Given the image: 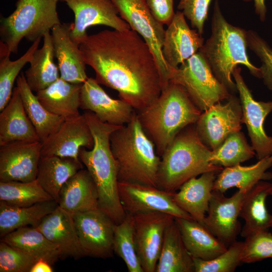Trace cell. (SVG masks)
<instances>
[{
  "mask_svg": "<svg viewBox=\"0 0 272 272\" xmlns=\"http://www.w3.org/2000/svg\"><path fill=\"white\" fill-rule=\"evenodd\" d=\"M79 47L98 83L116 90L137 112L160 96L162 85L155 57L135 31L103 30L88 35Z\"/></svg>",
  "mask_w": 272,
  "mask_h": 272,
  "instance_id": "1",
  "label": "cell"
},
{
  "mask_svg": "<svg viewBox=\"0 0 272 272\" xmlns=\"http://www.w3.org/2000/svg\"><path fill=\"white\" fill-rule=\"evenodd\" d=\"M84 114L92 133L94 144L92 149L81 148L79 157L96 184L98 208L115 224H118L124 220L126 213L119 195L117 166L111 152L110 137L121 125L102 122L90 111Z\"/></svg>",
  "mask_w": 272,
  "mask_h": 272,
  "instance_id": "2",
  "label": "cell"
},
{
  "mask_svg": "<svg viewBox=\"0 0 272 272\" xmlns=\"http://www.w3.org/2000/svg\"><path fill=\"white\" fill-rule=\"evenodd\" d=\"M137 112L142 128L161 157L181 130L196 123L202 111L182 86L170 81L156 100Z\"/></svg>",
  "mask_w": 272,
  "mask_h": 272,
  "instance_id": "3",
  "label": "cell"
},
{
  "mask_svg": "<svg viewBox=\"0 0 272 272\" xmlns=\"http://www.w3.org/2000/svg\"><path fill=\"white\" fill-rule=\"evenodd\" d=\"M110 144L117 164L118 182L157 187L161 158L142 128L137 111L129 122L112 132Z\"/></svg>",
  "mask_w": 272,
  "mask_h": 272,
  "instance_id": "4",
  "label": "cell"
},
{
  "mask_svg": "<svg viewBox=\"0 0 272 272\" xmlns=\"http://www.w3.org/2000/svg\"><path fill=\"white\" fill-rule=\"evenodd\" d=\"M213 151L199 139L195 124L181 130L161 156L157 188L175 192L189 179L211 171L221 172L223 167L211 162Z\"/></svg>",
  "mask_w": 272,
  "mask_h": 272,
  "instance_id": "5",
  "label": "cell"
},
{
  "mask_svg": "<svg viewBox=\"0 0 272 272\" xmlns=\"http://www.w3.org/2000/svg\"><path fill=\"white\" fill-rule=\"evenodd\" d=\"M211 26L210 37L198 51L218 80L229 91H236L231 76L238 64L245 65L253 76L260 79L259 68L254 65L247 56V31L227 21L218 1L215 3Z\"/></svg>",
  "mask_w": 272,
  "mask_h": 272,
  "instance_id": "6",
  "label": "cell"
},
{
  "mask_svg": "<svg viewBox=\"0 0 272 272\" xmlns=\"http://www.w3.org/2000/svg\"><path fill=\"white\" fill-rule=\"evenodd\" d=\"M55 0H18L16 10L2 17L0 57L17 52L20 41L34 42L60 24Z\"/></svg>",
  "mask_w": 272,
  "mask_h": 272,
  "instance_id": "7",
  "label": "cell"
},
{
  "mask_svg": "<svg viewBox=\"0 0 272 272\" xmlns=\"http://www.w3.org/2000/svg\"><path fill=\"white\" fill-rule=\"evenodd\" d=\"M170 81L182 86L202 112L231 96L227 88L216 78L199 51L178 68L170 70Z\"/></svg>",
  "mask_w": 272,
  "mask_h": 272,
  "instance_id": "8",
  "label": "cell"
},
{
  "mask_svg": "<svg viewBox=\"0 0 272 272\" xmlns=\"http://www.w3.org/2000/svg\"><path fill=\"white\" fill-rule=\"evenodd\" d=\"M120 17L149 45L160 75L162 89L169 83L170 70L162 53L165 30L152 15L145 0H111Z\"/></svg>",
  "mask_w": 272,
  "mask_h": 272,
  "instance_id": "9",
  "label": "cell"
},
{
  "mask_svg": "<svg viewBox=\"0 0 272 272\" xmlns=\"http://www.w3.org/2000/svg\"><path fill=\"white\" fill-rule=\"evenodd\" d=\"M242 109L240 99L232 95L224 104L217 103L202 111L195 123L201 142L212 151L231 134L240 131Z\"/></svg>",
  "mask_w": 272,
  "mask_h": 272,
  "instance_id": "10",
  "label": "cell"
},
{
  "mask_svg": "<svg viewBox=\"0 0 272 272\" xmlns=\"http://www.w3.org/2000/svg\"><path fill=\"white\" fill-rule=\"evenodd\" d=\"M239 94L242 109V122L246 125L251 146L258 160L272 155V137L264 129V122L272 111V100L256 101L245 83L240 67H236L232 74Z\"/></svg>",
  "mask_w": 272,
  "mask_h": 272,
  "instance_id": "11",
  "label": "cell"
},
{
  "mask_svg": "<svg viewBox=\"0 0 272 272\" xmlns=\"http://www.w3.org/2000/svg\"><path fill=\"white\" fill-rule=\"evenodd\" d=\"M137 253L144 272H155L166 230L175 218L152 211L133 215Z\"/></svg>",
  "mask_w": 272,
  "mask_h": 272,
  "instance_id": "12",
  "label": "cell"
},
{
  "mask_svg": "<svg viewBox=\"0 0 272 272\" xmlns=\"http://www.w3.org/2000/svg\"><path fill=\"white\" fill-rule=\"evenodd\" d=\"M72 215L85 256L112 257L115 226L112 220L99 208Z\"/></svg>",
  "mask_w": 272,
  "mask_h": 272,
  "instance_id": "13",
  "label": "cell"
},
{
  "mask_svg": "<svg viewBox=\"0 0 272 272\" xmlns=\"http://www.w3.org/2000/svg\"><path fill=\"white\" fill-rule=\"evenodd\" d=\"M73 12L75 21L71 23L70 36L80 46L88 36L87 29L101 25L119 31L130 29L129 25L118 16L111 0H61Z\"/></svg>",
  "mask_w": 272,
  "mask_h": 272,
  "instance_id": "14",
  "label": "cell"
},
{
  "mask_svg": "<svg viewBox=\"0 0 272 272\" xmlns=\"http://www.w3.org/2000/svg\"><path fill=\"white\" fill-rule=\"evenodd\" d=\"M118 192L122 205L127 213L133 215L157 211L170 214L174 218L193 219L175 203L173 193L154 186L120 182Z\"/></svg>",
  "mask_w": 272,
  "mask_h": 272,
  "instance_id": "15",
  "label": "cell"
},
{
  "mask_svg": "<svg viewBox=\"0 0 272 272\" xmlns=\"http://www.w3.org/2000/svg\"><path fill=\"white\" fill-rule=\"evenodd\" d=\"M246 193L238 190L228 197L224 193L212 191L205 226L227 247L241 232L238 219Z\"/></svg>",
  "mask_w": 272,
  "mask_h": 272,
  "instance_id": "16",
  "label": "cell"
},
{
  "mask_svg": "<svg viewBox=\"0 0 272 272\" xmlns=\"http://www.w3.org/2000/svg\"><path fill=\"white\" fill-rule=\"evenodd\" d=\"M0 146V181L36 179L41 142H15Z\"/></svg>",
  "mask_w": 272,
  "mask_h": 272,
  "instance_id": "17",
  "label": "cell"
},
{
  "mask_svg": "<svg viewBox=\"0 0 272 272\" xmlns=\"http://www.w3.org/2000/svg\"><path fill=\"white\" fill-rule=\"evenodd\" d=\"M94 138L84 114L66 119L59 129L42 142L41 156H56L80 160L84 148L92 149Z\"/></svg>",
  "mask_w": 272,
  "mask_h": 272,
  "instance_id": "18",
  "label": "cell"
},
{
  "mask_svg": "<svg viewBox=\"0 0 272 272\" xmlns=\"http://www.w3.org/2000/svg\"><path fill=\"white\" fill-rule=\"evenodd\" d=\"M80 108L93 112L102 122L115 125L129 122L136 111L120 99L110 97L93 78H88L82 84Z\"/></svg>",
  "mask_w": 272,
  "mask_h": 272,
  "instance_id": "19",
  "label": "cell"
},
{
  "mask_svg": "<svg viewBox=\"0 0 272 272\" xmlns=\"http://www.w3.org/2000/svg\"><path fill=\"white\" fill-rule=\"evenodd\" d=\"M165 30L162 46L164 58L169 70L178 68L198 51L203 38L196 30L187 24L185 16L177 11Z\"/></svg>",
  "mask_w": 272,
  "mask_h": 272,
  "instance_id": "20",
  "label": "cell"
},
{
  "mask_svg": "<svg viewBox=\"0 0 272 272\" xmlns=\"http://www.w3.org/2000/svg\"><path fill=\"white\" fill-rule=\"evenodd\" d=\"M58 249L60 258L79 259L85 255L81 248L72 215L58 205L35 226Z\"/></svg>",
  "mask_w": 272,
  "mask_h": 272,
  "instance_id": "21",
  "label": "cell"
},
{
  "mask_svg": "<svg viewBox=\"0 0 272 272\" xmlns=\"http://www.w3.org/2000/svg\"><path fill=\"white\" fill-rule=\"evenodd\" d=\"M71 23H60L51 30L54 54L60 77L70 83L83 84L88 78L86 64L79 46L71 38Z\"/></svg>",
  "mask_w": 272,
  "mask_h": 272,
  "instance_id": "22",
  "label": "cell"
},
{
  "mask_svg": "<svg viewBox=\"0 0 272 272\" xmlns=\"http://www.w3.org/2000/svg\"><path fill=\"white\" fill-rule=\"evenodd\" d=\"M220 172H208L198 178L193 177L184 183L178 192L173 194L175 203L203 226L214 182Z\"/></svg>",
  "mask_w": 272,
  "mask_h": 272,
  "instance_id": "23",
  "label": "cell"
},
{
  "mask_svg": "<svg viewBox=\"0 0 272 272\" xmlns=\"http://www.w3.org/2000/svg\"><path fill=\"white\" fill-rule=\"evenodd\" d=\"M15 142H41L27 115L17 86L0 113V146Z\"/></svg>",
  "mask_w": 272,
  "mask_h": 272,
  "instance_id": "24",
  "label": "cell"
},
{
  "mask_svg": "<svg viewBox=\"0 0 272 272\" xmlns=\"http://www.w3.org/2000/svg\"><path fill=\"white\" fill-rule=\"evenodd\" d=\"M58 205L71 215L98 208L97 187L87 169H80L63 184Z\"/></svg>",
  "mask_w": 272,
  "mask_h": 272,
  "instance_id": "25",
  "label": "cell"
},
{
  "mask_svg": "<svg viewBox=\"0 0 272 272\" xmlns=\"http://www.w3.org/2000/svg\"><path fill=\"white\" fill-rule=\"evenodd\" d=\"M271 167L272 155L248 166L238 164L225 167L217 175L213 190L224 193L228 189L236 187L246 193L260 181L272 178V174L267 171Z\"/></svg>",
  "mask_w": 272,
  "mask_h": 272,
  "instance_id": "26",
  "label": "cell"
},
{
  "mask_svg": "<svg viewBox=\"0 0 272 272\" xmlns=\"http://www.w3.org/2000/svg\"><path fill=\"white\" fill-rule=\"evenodd\" d=\"M184 244L193 258L212 259L227 247L205 226L193 219L175 218Z\"/></svg>",
  "mask_w": 272,
  "mask_h": 272,
  "instance_id": "27",
  "label": "cell"
},
{
  "mask_svg": "<svg viewBox=\"0 0 272 272\" xmlns=\"http://www.w3.org/2000/svg\"><path fill=\"white\" fill-rule=\"evenodd\" d=\"M83 84L70 83L60 77L36 96L51 113L64 119L80 115V96Z\"/></svg>",
  "mask_w": 272,
  "mask_h": 272,
  "instance_id": "28",
  "label": "cell"
},
{
  "mask_svg": "<svg viewBox=\"0 0 272 272\" xmlns=\"http://www.w3.org/2000/svg\"><path fill=\"white\" fill-rule=\"evenodd\" d=\"M270 186V182L261 180L245 194L239 213L245 222L240 232L242 237L272 227V215L266 207Z\"/></svg>",
  "mask_w": 272,
  "mask_h": 272,
  "instance_id": "29",
  "label": "cell"
},
{
  "mask_svg": "<svg viewBox=\"0 0 272 272\" xmlns=\"http://www.w3.org/2000/svg\"><path fill=\"white\" fill-rule=\"evenodd\" d=\"M83 168L81 160L56 156H41L36 180L57 203L63 184Z\"/></svg>",
  "mask_w": 272,
  "mask_h": 272,
  "instance_id": "30",
  "label": "cell"
},
{
  "mask_svg": "<svg viewBox=\"0 0 272 272\" xmlns=\"http://www.w3.org/2000/svg\"><path fill=\"white\" fill-rule=\"evenodd\" d=\"M155 272H194L193 257L174 220L167 228Z\"/></svg>",
  "mask_w": 272,
  "mask_h": 272,
  "instance_id": "31",
  "label": "cell"
},
{
  "mask_svg": "<svg viewBox=\"0 0 272 272\" xmlns=\"http://www.w3.org/2000/svg\"><path fill=\"white\" fill-rule=\"evenodd\" d=\"M43 38L42 47L34 52L24 74L29 88L36 92L47 88L60 77L58 67L54 61L55 54L50 31Z\"/></svg>",
  "mask_w": 272,
  "mask_h": 272,
  "instance_id": "32",
  "label": "cell"
},
{
  "mask_svg": "<svg viewBox=\"0 0 272 272\" xmlns=\"http://www.w3.org/2000/svg\"><path fill=\"white\" fill-rule=\"evenodd\" d=\"M16 83L27 115L43 142L59 129L65 119L44 107L29 88L23 73L18 77Z\"/></svg>",
  "mask_w": 272,
  "mask_h": 272,
  "instance_id": "33",
  "label": "cell"
},
{
  "mask_svg": "<svg viewBox=\"0 0 272 272\" xmlns=\"http://www.w3.org/2000/svg\"><path fill=\"white\" fill-rule=\"evenodd\" d=\"M1 240L19 248L37 260L43 259L53 264L60 254L58 249L35 227L19 228L6 235Z\"/></svg>",
  "mask_w": 272,
  "mask_h": 272,
  "instance_id": "34",
  "label": "cell"
},
{
  "mask_svg": "<svg viewBox=\"0 0 272 272\" xmlns=\"http://www.w3.org/2000/svg\"><path fill=\"white\" fill-rule=\"evenodd\" d=\"M58 206L54 200L40 202L29 207H18L0 202V236L23 227L35 226Z\"/></svg>",
  "mask_w": 272,
  "mask_h": 272,
  "instance_id": "35",
  "label": "cell"
},
{
  "mask_svg": "<svg viewBox=\"0 0 272 272\" xmlns=\"http://www.w3.org/2000/svg\"><path fill=\"white\" fill-rule=\"evenodd\" d=\"M36 179L30 182L0 181V202L13 207H29L52 200Z\"/></svg>",
  "mask_w": 272,
  "mask_h": 272,
  "instance_id": "36",
  "label": "cell"
},
{
  "mask_svg": "<svg viewBox=\"0 0 272 272\" xmlns=\"http://www.w3.org/2000/svg\"><path fill=\"white\" fill-rule=\"evenodd\" d=\"M113 247L114 252L125 262L129 272H144L136 251L133 215L126 213L124 220L115 224Z\"/></svg>",
  "mask_w": 272,
  "mask_h": 272,
  "instance_id": "37",
  "label": "cell"
},
{
  "mask_svg": "<svg viewBox=\"0 0 272 272\" xmlns=\"http://www.w3.org/2000/svg\"><path fill=\"white\" fill-rule=\"evenodd\" d=\"M255 155L252 147L250 146L240 131L229 135L215 150L211 158L212 164L228 167L240 164Z\"/></svg>",
  "mask_w": 272,
  "mask_h": 272,
  "instance_id": "38",
  "label": "cell"
},
{
  "mask_svg": "<svg viewBox=\"0 0 272 272\" xmlns=\"http://www.w3.org/2000/svg\"><path fill=\"white\" fill-rule=\"evenodd\" d=\"M41 39L39 38L33 42L27 51L14 61L11 60L9 56L0 57V111L9 102L13 94L15 80L24 66L31 60L34 52L38 48Z\"/></svg>",
  "mask_w": 272,
  "mask_h": 272,
  "instance_id": "39",
  "label": "cell"
},
{
  "mask_svg": "<svg viewBox=\"0 0 272 272\" xmlns=\"http://www.w3.org/2000/svg\"><path fill=\"white\" fill-rule=\"evenodd\" d=\"M243 242L235 241L216 257L205 260L193 258L194 272H233L241 263Z\"/></svg>",
  "mask_w": 272,
  "mask_h": 272,
  "instance_id": "40",
  "label": "cell"
},
{
  "mask_svg": "<svg viewBox=\"0 0 272 272\" xmlns=\"http://www.w3.org/2000/svg\"><path fill=\"white\" fill-rule=\"evenodd\" d=\"M272 258V234L268 230L254 232L243 242L241 261L252 263Z\"/></svg>",
  "mask_w": 272,
  "mask_h": 272,
  "instance_id": "41",
  "label": "cell"
},
{
  "mask_svg": "<svg viewBox=\"0 0 272 272\" xmlns=\"http://www.w3.org/2000/svg\"><path fill=\"white\" fill-rule=\"evenodd\" d=\"M37 260L24 250L1 241L0 272H30Z\"/></svg>",
  "mask_w": 272,
  "mask_h": 272,
  "instance_id": "42",
  "label": "cell"
},
{
  "mask_svg": "<svg viewBox=\"0 0 272 272\" xmlns=\"http://www.w3.org/2000/svg\"><path fill=\"white\" fill-rule=\"evenodd\" d=\"M247 47L259 58L260 79L268 89L272 91V48L256 31H247Z\"/></svg>",
  "mask_w": 272,
  "mask_h": 272,
  "instance_id": "43",
  "label": "cell"
},
{
  "mask_svg": "<svg viewBox=\"0 0 272 272\" xmlns=\"http://www.w3.org/2000/svg\"><path fill=\"white\" fill-rule=\"evenodd\" d=\"M211 0H180L177 8L188 19L192 27L200 35L208 18V12Z\"/></svg>",
  "mask_w": 272,
  "mask_h": 272,
  "instance_id": "44",
  "label": "cell"
},
{
  "mask_svg": "<svg viewBox=\"0 0 272 272\" xmlns=\"http://www.w3.org/2000/svg\"><path fill=\"white\" fill-rule=\"evenodd\" d=\"M154 18L160 24L168 25L175 13L173 0H145Z\"/></svg>",
  "mask_w": 272,
  "mask_h": 272,
  "instance_id": "45",
  "label": "cell"
},
{
  "mask_svg": "<svg viewBox=\"0 0 272 272\" xmlns=\"http://www.w3.org/2000/svg\"><path fill=\"white\" fill-rule=\"evenodd\" d=\"M53 269L47 261L43 260H38L31 268L30 272H52Z\"/></svg>",
  "mask_w": 272,
  "mask_h": 272,
  "instance_id": "46",
  "label": "cell"
},
{
  "mask_svg": "<svg viewBox=\"0 0 272 272\" xmlns=\"http://www.w3.org/2000/svg\"><path fill=\"white\" fill-rule=\"evenodd\" d=\"M255 12L259 16L261 21L264 22L266 19V7L265 0H254Z\"/></svg>",
  "mask_w": 272,
  "mask_h": 272,
  "instance_id": "47",
  "label": "cell"
},
{
  "mask_svg": "<svg viewBox=\"0 0 272 272\" xmlns=\"http://www.w3.org/2000/svg\"><path fill=\"white\" fill-rule=\"evenodd\" d=\"M269 195L272 196V182H270V189H269Z\"/></svg>",
  "mask_w": 272,
  "mask_h": 272,
  "instance_id": "48",
  "label": "cell"
},
{
  "mask_svg": "<svg viewBox=\"0 0 272 272\" xmlns=\"http://www.w3.org/2000/svg\"><path fill=\"white\" fill-rule=\"evenodd\" d=\"M56 2H57L59 0H55Z\"/></svg>",
  "mask_w": 272,
  "mask_h": 272,
  "instance_id": "49",
  "label": "cell"
},
{
  "mask_svg": "<svg viewBox=\"0 0 272 272\" xmlns=\"http://www.w3.org/2000/svg\"><path fill=\"white\" fill-rule=\"evenodd\" d=\"M244 1H250V0H244Z\"/></svg>",
  "mask_w": 272,
  "mask_h": 272,
  "instance_id": "50",
  "label": "cell"
}]
</instances>
